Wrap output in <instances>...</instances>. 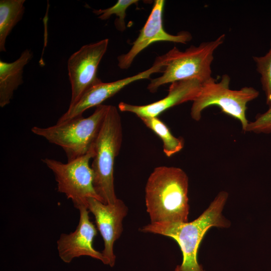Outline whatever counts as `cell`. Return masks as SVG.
I'll return each instance as SVG.
<instances>
[{
    "instance_id": "obj_19",
    "label": "cell",
    "mask_w": 271,
    "mask_h": 271,
    "mask_svg": "<svg viewBox=\"0 0 271 271\" xmlns=\"http://www.w3.org/2000/svg\"><path fill=\"white\" fill-rule=\"evenodd\" d=\"M268 106L265 112L257 114L253 121L248 122L246 132L266 134L271 133V103Z\"/></svg>"
},
{
    "instance_id": "obj_13",
    "label": "cell",
    "mask_w": 271,
    "mask_h": 271,
    "mask_svg": "<svg viewBox=\"0 0 271 271\" xmlns=\"http://www.w3.org/2000/svg\"><path fill=\"white\" fill-rule=\"evenodd\" d=\"M202 83L198 79L175 81L171 83L167 95L150 104L137 105L123 102L119 103L121 111L132 113L139 117H158L171 107L196 99L199 94Z\"/></svg>"
},
{
    "instance_id": "obj_1",
    "label": "cell",
    "mask_w": 271,
    "mask_h": 271,
    "mask_svg": "<svg viewBox=\"0 0 271 271\" xmlns=\"http://www.w3.org/2000/svg\"><path fill=\"white\" fill-rule=\"evenodd\" d=\"M228 197L227 192H220L209 207L193 221L151 223L140 230L164 235L178 243L183 259L174 271H204L197 259L199 246L210 228H228L230 226L229 221L222 214Z\"/></svg>"
},
{
    "instance_id": "obj_8",
    "label": "cell",
    "mask_w": 271,
    "mask_h": 271,
    "mask_svg": "<svg viewBox=\"0 0 271 271\" xmlns=\"http://www.w3.org/2000/svg\"><path fill=\"white\" fill-rule=\"evenodd\" d=\"M108 39L82 46L71 55L67 62L71 97L69 107L75 104L91 87L101 82L97 76L100 62L106 53Z\"/></svg>"
},
{
    "instance_id": "obj_14",
    "label": "cell",
    "mask_w": 271,
    "mask_h": 271,
    "mask_svg": "<svg viewBox=\"0 0 271 271\" xmlns=\"http://www.w3.org/2000/svg\"><path fill=\"white\" fill-rule=\"evenodd\" d=\"M33 57L32 51L25 50L20 57L13 62L0 60V106L9 104L14 91L23 83L25 66Z\"/></svg>"
},
{
    "instance_id": "obj_2",
    "label": "cell",
    "mask_w": 271,
    "mask_h": 271,
    "mask_svg": "<svg viewBox=\"0 0 271 271\" xmlns=\"http://www.w3.org/2000/svg\"><path fill=\"white\" fill-rule=\"evenodd\" d=\"M188 177L182 169L155 168L145 187L146 205L151 223L188 222Z\"/></svg>"
},
{
    "instance_id": "obj_7",
    "label": "cell",
    "mask_w": 271,
    "mask_h": 271,
    "mask_svg": "<svg viewBox=\"0 0 271 271\" xmlns=\"http://www.w3.org/2000/svg\"><path fill=\"white\" fill-rule=\"evenodd\" d=\"M94 155L93 148L85 155L67 163L48 158L42 159L53 172L58 191L71 199L78 209L81 207L87 208L90 198L102 202L94 187L93 173L89 164Z\"/></svg>"
},
{
    "instance_id": "obj_10",
    "label": "cell",
    "mask_w": 271,
    "mask_h": 271,
    "mask_svg": "<svg viewBox=\"0 0 271 271\" xmlns=\"http://www.w3.org/2000/svg\"><path fill=\"white\" fill-rule=\"evenodd\" d=\"M88 209L94 216L97 227L104 241V249L101 252L113 267L116 256L113 245L123 231L122 221L126 216L128 208L122 200L118 199L112 204H104L93 198L88 199Z\"/></svg>"
},
{
    "instance_id": "obj_5",
    "label": "cell",
    "mask_w": 271,
    "mask_h": 271,
    "mask_svg": "<svg viewBox=\"0 0 271 271\" xmlns=\"http://www.w3.org/2000/svg\"><path fill=\"white\" fill-rule=\"evenodd\" d=\"M108 108V105L101 104L87 117L81 115L47 127L35 126L31 131L60 147L67 161H70L85 155L94 148Z\"/></svg>"
},
{
    "instance_id": "obj_12",
    "label": "cell",
    "mask_w": 271,
    "mask_h": 271,
    "mask_svg": "<svg viewBox=\"0 0 271 271\" xmlns=\"http://www.w3.org/2000/svg\"><path fill=\"white\" fill-rule=\"evenodd\" d=\"M164 68V61L160 56L156 58L151 67L137 74L111 82H101L94 85L87 90L75 104L69 107L57 122L65 121L82 115L85 110L102 104L105 100L130 83L148 79L154 73L163 72Z\"/></svg>"
},
{
    "instance_id": "obj_3",
    "label": "cell",
    "mask_w": 271,
    "mask_h": 271,
    "mask_svg": "<svg viewBox=\"0 0 271 271\" xmlns=\"http://www.w3.org/2000/svg\"><path fill=\"white\" fill-rule=\"evenodd\" d=\"M122 141L121 117L117 108L108 105L103 124L94 146L91 165L93 185L104 204L114 203L117 198L114 186V164Z\"/></svg>"
},
{
    "instance_id": "obj_6",
    "label": "cell",
    "mask_w": 271,
    "mask_h": 271,
    "mask_svg": "<svg viewBox=\"0 0 271 271\" xmlns=\"http://www.w3.org/2000/svg\"><path fill=\"white\" fill-rule=\"evenodd\" d=\"M230 82L229 76L223 74L219 82L212 77L202 83L200 91L191 106L192 118L200 120L204 109L216 105L224 113L239 120L242 130L246 132L249 122L246 117V105L258 96L259 92L252 87L247 86L232 90L230 88Z\"/></svg>"
},
{
    "instance_id": "obj_4",
    "label": "cell",
    "mask_w": 271,
    "mask_h": 271,
    "mask_svg": "<svg viewBox=\"0 0 271 271\" xmlns=\"http://www.w3.org/2000/svg\"><path fill=\"white\" fill-rule=\"evenodd\" d=\"M225 37L222 34L214 40L191 45L184 51L174 47L161 55L164 63L163 74L151 79L148 89L154 93L167 83L189 79H198L203 83L211 78L214 53L223 44Z\"/></svg>"
},
{
    "instance_id": "obj_15",
    "label": "cell",
    "mask_w": 271,
    "mask_h": 271,
    "mask_svg": "<svg viewBox=\"0 0 271 271\" xmlns=\"http://www.w3.org/2000/svg\"><path fill=\"white\" fill-rule=\"evenodd\" d=\"M25 0L0 1V51L6 52L7 37L22 19Z\"/></svg>"
},
{
    "instance_id": "obj_11",
    "label": "cell",
    "mask_w": 271,
    "mask_h": 271,
    "mask_svg": "<svg viewBox=\"0 0 271 271\" xmlns=\"http://www.w3.org/2000/svg\"><path fill=\"white\" fill-rule=\"evenodd\" d=\"M80 217L75 230L69 234L62 233L57 241L58 254L65 263H70L75 258L88 256L109 265V261L102 252L93 247V241L97 235V230L90 220L89 210L86 207H81Z\"/></svg>"
},
{
    "instance_id": "obj_18",
    "label": "cell",
    "mask_w": 271,
    "mask_h": 271,
    "mask_svg": "<svg viewBox=\"0 0 271 271\" xmlns=\"http://www.w3.org/2000/svg\"><path fill=\"white\" fill-rule=\"evenodd\" d=\"M256 70L260 75V82L266 104L271 103V42L268 51L262 56H254Z\"/></svg>"
},
{
    "instance_id": "obj_9",
    "label": "cell",
    "mask_w": 271,
    "mask_h": 271,
    "mask_svg": "<svg viewBox=\"0 0 271 271\" xmlns=\"http://www.w3.org/2000/svg\"><path fill=\"white\" fill-rule=\"evenodd\" d=\"M164 0L155 1L151 12L130 50L117 57L118 66L121 69L130 67L137 55L151 44L160 41L186 44L192 39L191 33L182 31L176 35L167 33L164 28Z\"/></svg>"
},
{
    "instance_id": "obj_16",
    "label": "cell",
    "mask_w": 271,
    "mask_h": 271,
    "mask_svg": "<svg viewBox=\"0 0 271 271\" xmlns=\"http://www.w3.org/2000/svg\"><path fill=\"white\" fill-rule=\"evenodd\" d=\"M141 119L147 127L161 139L163 152L166 156L170 157L183 148L184 139L175 137L168 126L158 117H143Z\"/></svg>"
},
{
    "instance_id": "obj_17",
    "label": "cell",
    "mask_w": 271,
    "mask_h": 271,
    "mask_svg": "<svg viewBox=\"0 0 271 271\" xmlns=\"http://www.w3.org/2000/svg\"><path fill=\"white\" fill-rule=\"evenodd\" d=\"M138 3V0H118L116 4L111 7L103 10H93V12L99 16L98 19L102 20H107L111 16L115 15L117 19L114 21L115 27L118 31L122 32L126 28V11L131 5Z\"/></svg>"
}]
</instances>
